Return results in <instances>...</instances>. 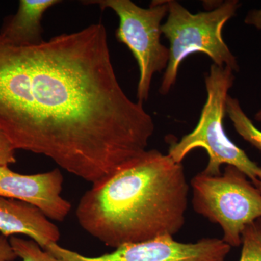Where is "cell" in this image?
Instances as JSON below:
<instances>
[{
  "label": "cell",
  "mask_w": 261,
  "mask_h": 261,
  "mask_svg": "<svg viewBox=\"0 0 261 261\" xmlns=\"http://www.w3.org/2000/svg\"><path fill=\"white\" fill-rule=\"evenodd\" d=\"M0 130L94 185L147 150L154 123L120 85L99 23L34 45L0 36Z\"/></svg>",
  "instance_id": "cell-1"
},
{
  "label": "cell",
  "mask_w": 261,
  "mask_h": 261,
  "mask_svg": "<svg viewBox=\"0 0 261 261\" xmlns=\"http://www.w3.org/2000/svg\"><path fill=\"white\" fill-rule=\"evenodd\" d=\"M189 190L182 163L149 149L92 185L75 216L84 231L115 249L173 238L185 224Z\"/></svg>",
  "instance_id": "cell-2"
},
{
  "label": "cell",
  "mask_w": 261,
  "mask_h": 261,
  "mask_svg": "<svg viewBox=\"0 0 261 261\" xmlns=\"http://www.w3.org/2000/svg\"><path fill=\"white\" fill-rule=\"evenodd\" d=\"M233 72L229 67L211 65L205 80L207 98L198 123L181 140L171 142L168 154L175 162L181 163L194 149H205L208 163L202 173L219 176L221 166L226 164L238 168L255 185L261 179L260 166L230 140L224 130L226 99L234 82Z\"/></svg>",
  "instance_id": "cell-3"
},
{
  "label": "cell",
  "mask_w": 261,
  "mask_h": 261,
  "mask_svg": "<svg viewBox=\"0 0 261 261\" xmlns=\"http://www.w3.org/2000/svg\"><path fill=\"white\" fill-rule=\"evenodd\" d=\"M240 6L238 0H227L215 9L194 14L176 0H168L167 20L161 30L169 42L170 57L160 93L166 95L170 92L182 62L195 53H204L218 66L238 71V61L224 42L223 29Z\"/></svg>",
  "instance_id": "cell-4"
},
{
  "label": "cell",
  "mask_w": 261,
  "mask_h": 261,
  "mask_svg": "<svg viewBox=\"0 0 261 261\" xmlns=\"http://www.w3.org/2000/svg\"><path fill=\"white\" fill-rule=\"evenodd\" d=\"M190 185L195 212L219 225L225 243L231 247L240 246L245 227L261 219L258 189L232 166H226L219 176L197 173Z\"/></svg>",
  "instance_id": "cell-5"
},
{
  "label": "cell",
  "mask_w": 261,
  "mask_h": 261,
  "mask_svg": "<svg viewBox=\"0 0 261 261\" xmlns=\"http://www.w3.org/2000/svg\"><path fill=\"white\" fill-rule=\"evenodd\" d=\"M85 5H96L102 10H113L119 18L116 37L135 57L140 80L137 99L143 103L149 95L154 73L167 68L169 49L161 42L162 21L168 14V1H152L149 8L138 6L130 0H90Z\"/></svg>",
  "instance_id": "cell-6"
},
{
  "label": "cell",
  "mask_w": 261,
  "mask_h": 261,
  "mask_svg": "<svg viewBox=\"0 0 261 261\" xmlns=\"http://www.w3.org/2000/svg\"><path fill=\"white\" fill-rule=\"evenodd\" d=\"M231 247L221 239L202 238L195 243H181L172 237H162L128 244L98 257H87L48 243L43 250L60 261H226Z\"/></svg>",
  "instance_id": "cell-7"
},
{
  "label": "cell",
  "mask_w": 261,
  "mask_h": 261,
  "mask_svg": "<svg viewBox=\"0 0 261 261\" xmlns=\"http://www.w3.org/2000/svg\"><path fill=\"white\" fill-rule=\"evenodd\" d=\"M64 178L58 168L48 172L23 175L0 166V197L15 199L35 206L49 219L63 221L71 204L61 197Z\"/></svg>",
  "instance_id": "cell-8"
},
{
  "label": "cell",
  "mask_w": 261,
  "mask_h": 261,
  "mask_svg": "<svg viewBox=\"0 0 261 261\" xmlns=\"http://www.w3.org/2000/svg\"><path fill=\"white\" fill-rule=\"evenodd\" d=\"M0 233L8 238L27 235L42 249L48 243H58L59 228L35 206L15 199L0 197Z\"/></svg>",
  "instance_id": "cell-9"
},
{
  "label": "cell",
  "mask_w": 261,
  "mask_h": 261,
  "mask_svg": "<svg viewBox=\"0 0 261 261\" xmlns=\"http://www.w3.org/2000/svg\"><path fill=\"white\" fill-rule=\"evenodd\" d=\"M59 0H20L18 11L5 20L0 36L16 45H34L42 39L43 16Z\"/></svg>",
  "instance_id": "cell-10"
},
{
  "label": "cell",
  "mask_w": 261,
  "mask_h": 261,
  "mask_svg": "<svg viewBox=\"0 0 261 261\" xmlns=\"http://www.w3.org/2000/svg\"><path fill=\"white\" fill-rule=\"evenodd\" d=\"M226 112L239 135L250 145L261 150V130L244 112L238 99L228 96Z\"/></svg>",
  "instance_id": "cell-11"
},
{
  "label": "cell",
  "mask_w": 261,
  "mask_h": 261,
  "mask_svg": "<svg viewBox=\"0 0 261 261\" xmlns=\"http://www.w3.org/2000/svg\"><path fill=\"white\" fill-rule=\"evenodd\" d=\"M240 261H261V219L244 229Z\"/></svg>",
  "instance_id": "cell-12"
},
{
  "label": "cell",
  "mask_w": 261,
  "mask_h": 261,
  "mask_svg": "<svg viewBox=\"0 0 261 261\" xmlns=\"http://www.w3.org/2000/svg\"><path fill=\"white\" fill-rule=\"evenodd\" d=\"M10 245L17 257L21 261H60L32 240H25L12 236L9 239Z\"/></svg>",
  "instance_id": "cell-13"
},
{
  "label": "cell",
  "mask_w": 261,
  "mask_h": 261,
  "mask_svg": "<svg viewBox=\"0 0 261 261\" xmlns=\"http://www.w3.org/2000/svg\"><path fill=\"white\" fill-rule=\"evenodd\" d=\"M14 146L0 130V166H9L16 162Z\"/></svg>",
  "instance_id": "cell-14"
},
{
  "label": "cell",
  "mask_w": 261,
  "mask_h": 261,
  "mask_svg": "<svg viewBox=\"0 0 261 261\" xmlns=\"http://www.w3.org/2000/svg\"><path fill=\"white\" fill-rule=\"evenodd\" d=\"M18 258L9 240L0 233V261H14Z\"/></svg>",
  "instance_id": "cell-15"
},
{
  "label": "cell",
  "mask_w": 261,
  "mask_h": 261,
  "mask_svg": "<svg viewBox=\"0 0 261 261\" xmlns=\"http://www.w3.org/2000/svg\"><path fill=\"white\" fill-rule=\"evenodd\" d=\"M245 23L261 30V9L250 10L245 19Z\"/></svg>",
  "instance_id": "cell-16"
},
{
  "label": "cell",
  "mask_w": 261,
  "mask_h": 261,
  "mask_svg": "<svg viewBox=\"0 0 261 261\" xmlns=\"http://www.w3.org/2000/svg\"><path fill=\"white\" fill-rule=\"evenodd\" d=\"M255 119L257 121L261 123V109L259 110V111L255 113Z\"/></svg>",
  "instance_id": "cell-17"
},
{
  "label": "cell",
  "mask_w": 261,
  "mask_h": 261,
  "mask_svg": "<svg viewBox=\"0 0 261 261\" xmlns=\"http://www.w3.org/2000/svg\"><path fill=\"white\" fill-rule=\"evenodd\" d=\"M255 186L256 187L257 189H258L259 191H260L261 193V179L259 180V181H257L256 184H255Z\"/></svg>",
  "instance_id": "cell-18"
}]
</instances>
